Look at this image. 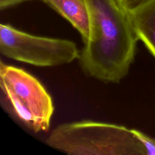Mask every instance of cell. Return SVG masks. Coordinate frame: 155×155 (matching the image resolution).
Here are the masks:
<instances>
[{
	"mask_svg": "<svg viewBox=\"0 0 155 155\" xmlns=\"http://www.w3.org/2000/svg\"><path fill=\"white\" fill-rule=\"evenodd\" d=\"M139 40L155 58V0L128 12Z\"/></svg>",
	"mask_w": 155,
	"mask_h": 155,
	"instance_id": "5",
	"label": "cell"
},
{
	"mask_svg": "<svg viewBox=\"0 0 155 155\" xmlns=\"http://www.w3.org/2000/svg\"><path fill=\"white\" fill-rule=\"evenodd\" d=\"M46 143L72 155H147L144 145L132 129L89 120L58 125Z\"/></svg>",
	"mask_w": 155,
	"mask_h": 155,
	"instance_id": "1",
	"label": "cell"
},
{
	"mask_svg": "<svg viewBox=\"0 0 155 155\" xmlns=\"http://www.w3.org/2000/svg\"><path fill=\"white\" fill-rule=\"evenodd\" d=\"M33 0H0L1 10H5L20 4Z\"/></svg>",
	"mask_w": 155,
	"mask_h": 155,
	"instance_id": "8",
	"label": "cell"
},
{
	"mask_svg": "<svg viewBox=\"0 0 155 155\" xmlns=\"http://www.w3.org/2000/svg\"><path fill=\"white\" fill-rule=\"evenodd\" d=\"M132 130L144 145L147 155H155V139L137 130L132 129Z\"/></svg>",
	"mask_w": 155,
	"mask_h": 155,
	"instance_id": "6",
	"label": "cell"
},
{
	"mask_svg": "<svg viewBox=\"0 0 155 155\" xmlns=\"http://www.w3.org/2000/svg\"><path fill=\"white\" fill-rule=\"evenodd\" d=\"M0 86L8 110L18 120L35 133L48 130L54 113L53 100L35 77L1 61Z\"/></svg>",
	"mask_w": 155,
	"mask_h": 155,
	"instance_id": "2",
	"label": "cell"
},
{
	"mask_svg": "<svg viewBox=\"0 0 155 155\" xmlns=\"http://www.w3.org/2000/svg\"><path fill=\"white\" fill-rule=\"evenodd\" d=\"M120 6L127 12H130L150 0H117Z\"/></svg>",
	"mask_w": 155,
	"mask_h": 155,
	"instance_id": "7",
	"label": "cell"
},
{
	"mask_svg": "<svg viewBox=\"0 0 155 155\" xmlns=\"http://www.w3.org/2000/svg\"><path fill=\"white\" fill-rule=\"evenodd\" d=\"M66 19L80 34L84 44L90 35V19L85 0H40Z\"/></svg>",
	"mask_w": 155,
	"mask_h": 155,
	"instance_id": "4",
	"label": "cell"
},
{
	"mask_svg": "<svg viewBox=\"0 0 155 155\" xmlns=\"http://www.w3.org/2000/svg\"><path fill=\"white\" fill-rule=\"evenodd\" d=\"M0 51L4 56L38 67H54L79 59L76 44L68 39L33 35L0 25Z\"/></svg>",
	"mask_w": 155,
	"mask_h": 155,
	"instance_id": "3",
	"label": "cell"
}]
</instances>
